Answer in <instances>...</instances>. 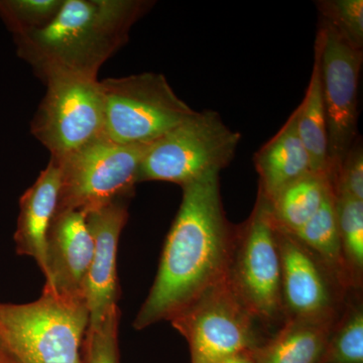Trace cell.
<instances>
[{
  "label": "cell",
  "instance_id": "obj_23",
  "mask_svg": "<svg viewBox=\"0 0 363 363\" xmlns=\"http://www.w3.org/2000/svg\"><path fill=\"white\" fill-rule=\"evenodd\" d=\"M119 319L121 310L116 306L101 321L88 324L81 345V363H119Z\"/></svg>",
  "mask_w": 363,
  "mask_h": 363
},
{
  "label": "cell",
  "instance_id": "obj_4",
  "mask_svg": "<svg viewBox=\"0 0 363 363\" xmlns=\"http://www.w3.org/2000/svg\"><path fill=\"white\" fill-rule=\"evenodd\" d=\"M227 281L236 297L264 329L285 323L278 227L271 203L259 190L250 218L236 227Z\"/></svg>",
  "mask_w": 363,
  "mask_h": 363
},
{
  "label": "cell",
  "instance_id": "obj_10",
  "mask_svg": "<svg viewBox=\"0 0 363 363\" xmlns=\"http://www.w3.org/2000/svg\"><path fill=\"white\" fill-rule=\"evenodd\" d=\"M32 121L33 135L60 161L105 136L100 81L63 78L50 81Z\"/></svg>",
  "mask_w": 363,
  "mask_h": 363
},
{
  "label": "cell",
  "instance_id": "obj_3",
  "mask_svg": "<svg viewBox=\"0 0 363 363\" xmlns=\"http://www.w3.org/2000/svg\"><path fill=\"white\" fill-rule=\"evenodd\" d=\"M89 322L84 301L45 288L28 304L0 303V343L20 363H81Z\"/></svg>",
  "mask_w": 363,
  "mask_h": 363
},
{
  "label": "cell",
  "instance_id": "obj_22",
  "mask_svg": "<svg viewBox=\"0 0 363 363\" xmlns=\"http://www.w3.org/2000/svg\"><path fill=\"white\" fill-rule=\"evenodd\" d=\"M63 4L64 0H0V18L18 38L49 25Z\"/></svg>",
  "mask_w": 363,
  "mask_h": 363
},
{
  "label": "cell",
  "instance_id": "obj_1",
  "mask_svg": "<svg viewBox=\"0 0 363 363\" xmlns=\"http://www.w3.org/2000/svg\"><path fill=\"white\" fill-rule=\"evenodd\" d=\"M183 197L167 236L154 285L133 323L136 330L166 320L227 278L236 227L227 220L219 173L182 186Z\"/></svg>",
  "mask_w": 363,
  "mask_h": 363
},
{
  "label": "cell",
  "instance_id": "obj_20",
  "mask_svg": "<svg viewBox=\"0 0 363 363\" xmlns=\"http://www.w3.org/2000/svg\"><path fill=\"white\" fill-rule=\"evenodd\" d=\"M359 296V292L348 296L319 363H363V309Z\"/></svg>",
  "mask_w": 363,
  "mask_h": 363
},
{
  "label": "cell",
  "instance_id": "obj_12",
  "mask_svg": "<svg viewBox=\"0 0 363 363\" xmlns=\"http://www.w3.org/2000/svg\"><path fill=\"white\" fill-rule=\"evenodd\" d=\"M93 248L84 214L73 210L57 211L45 240V288L61 297L86 302Z\"/></svg>",
  "mask_w": 363,
  "mask_h": 363
},
{
  "label": "cell",
  "instance_id": "obj_15",
  "mask_svg": "<svg viewBox=\"0 0 363 363\" xmlns=\"http://www.w3.org/2000/svg\"><path fill=\"white\" fill-rule=\"evenodd\" d=\"M259 191L272 201L286 186L315 173L310 155L297 130L296 111L285 125L255 155Z\"/></svg>",
  "mask_w": 363,
  "mask_h": 363
},
{
  "label": "cell",
  "instance_id": "obj_14",
  "mask_svg": "<svg viewBox=\"0 0 363 363\" xmlns=\"http://www.w3.org/2000/svg\"><path fill=\"white\" fill-rule=\"evenodd\" d=\"M60 188V168L51 159L20 200V214L14 233L16 252L33 257L42 272L45 266L47 233L58 208Z\"/></svg>",
  "mask_w": 363,
  "mask_h": 363
},
{
  "label": "cell",
  "instance_id": "obj_26",
  "mask_svg": "<svg viewBox=\"0 0 363 363\" xmlns=\"http://www.w3.org/2000/svg\"><path fill=\"white\" fill-rule=\"evenodd\" d=\"M219 363H255L252 350L242 351L225 358Z\"/></svg>",
  "mask_w": 363,
  "mask_h": 363
},
{
  "label": "cell",
  "instance_id": "obj_21",
  "mask_svg": "<svg viewBox=\"0 0 363 363\" xmlns=\"http://www.w3.org/2000/svg\"><path fill=\"white\" fill-rule=\"evenodd\" d=\"M336 215L344 260L353 286L362 291L363 281V200L335 195Z\"/></svg>",
  "mask_w": 363,
  "mask_h": 363
},
{
  "label": "cell",
  "instance_id": "obj_19",
  "mask_svg": "<svg viewBox=\"0 0 363 363\" xmlns=\"http://www.w3.org/2000/svg\"><path fill=\"white\" fill-rule=\"evenodd\" d=\"M314 55L309 86L302 104L295 109L297 130L303 145L311 157L315 173L328 177V135L322 95L319 55L316 50Z\"/></svg>",
  "mask_w": 363,
  "mask_h": 363
},
{
  "label": "cell",
  "instance_id": "obj_8",
  "mask_svg": "<svg viewBox=\"0 0 363 363\" xmlns=\"http://www.w3.org/2000/svg\"><path fill=\"white\" fill-rule=\"evenodd\" d=\"M169 322L188 341L192 363H219L236 353L255 350L267 339L227 278Z\"/></svg>",
  "mask_w": 363,
  "mask_h": 363
},
{
  "label": "cell",
  "instance_id": "obj_16",
  "mask_svg": "<svg viewBox=\"0 0 363 363\" xmlns=\"http://www.w3.org/2000/svg\"><path fill=\"white\" fill-rule=\"evenodd\" d=\"M335 322L288 320L252 350L255 363H319Z\"/></svg>",
  "mask_w": 363,
  "mask_h": 363
},
{
  "label": "cell",
  "instance_id": "obj_9",
  "mask_svg": "<svg viewBox=\"0 0 363 363\" xmlns=\"http://www.w3.org/2000/svg\"><path fill=\"white\" fill-rule=\"evenodd\" d=\"M328 135V177L334 188L344 160L357 142L358 85L363 52L320 18L315 42Z\"/></svg>",
  "mask_w": 363,
  "mask_h": 363
},
{
  "label": "cell",
  "instance_id": "obj_17",
  "mask_svg": "<svg viewBox=\"0 0 363 363\" xmlns=\"http://www.w3.org/2000/svg\"><path fill=\"white\" fill-rule=\"evenodd\" d=\"M317 257L347 293L359 292L353 286L344 260L335 194L331 190L317 213L295 233H291Z\"/></svg>",
  "mask_w": 363,
  "mask_h": 363
},
{
  "label": "cell",
  "instance_id": "obj_5",
  "mask_svg": "<svg viewBox=\"0 0 363 363\" xmlns=\"http://www.w3.org/2000/svg\"><path fill=\"white\" fill-rule=\"evenodd\" d=\"M105 136L119 145L152 143L194 116L162 74L143 73L100 81Z\"/></svg>",
  "mask_w": 363,
  "mask_h": 363
},
{
  "label": "cell",
  "instance_id": "obj_25",
  "mask_svg": "<svg viewBox=\"0 0 363 363\" xmlns=\"http://www.w3.org/2000/svg\"><path fill=\"white\" fill-rule=\"evenodd\" d=\"M333 191L335 195H347L363 200V150L358 138L344 160Z\"/></svg>",
  "mask_w": 363,
  "mask_h": 363
},
{
  "label": "cell",
  "instance_id": "obj_2",
  "mask_svg": "<svg viewBox=\"0 0 363 363\" xmlns=\"http://www.w3.org/2000/svg\"><path fill=\"white\" fill-rule=\"evenodd\" d=\"M154 1L64 0L44 28L14 38L18 55L45 84L63 78L94 79L128 42L136 21Z\"/></svg>",
  "mask_w": 363,
  "mask_h": 363
},
{
  "label": "cell",
  "instance_id": "obj_18",
  "mask_svg": "<svg viewBox=\"0 0 363 363\" xmlns=\"http://www.w3.org/2000/svg\"><path fill=\"white\" fill-rule=\"evenodd\" d=\"M331 190L328 177L318 173L308 174L286 186L269 201L276 225L295 233L317 213Z\"/></svg>",
  "mask_w": 363,
  "mask_h": 363
},
{
  "label": "cell",
  "instance_id": "obj_27",
  "mask_svg": "<svg viewBox=\"0 0 363 363\" xmlns=\"http://www.w3.org/2000/svg\"><path fill=\"white\" fill-rule=\"evenodd\" d=\"M0 363H20L1 343H0Z\"/></svg>",
  "mask_w": 363,
  "mask_h": 363
},
{
  "label": "cell",
  "instance_id": "obj_6",
  "mask_svg": "<svg viewBox=\"0 0 363 363\" xmlns=\"http://www.w3.org/2000/svg\"><path fill=\"white\" fill-rule=\"evenodd\" d=\"M240 138L218 112L196 111L152 145L140 162L138 183L162 181L182 187L208 174L220 173L235 156Z\"/></svg>",
  "mask_w": 363,
  "mask_h": 363
},
{
  "label": "cell",
  "instance_id": "obj_11",
  "mask_svg": "<svg viewBox=\"0 0 363 363\" xmlns=\"http://www.w3.org/2000/svg\"><path fill=\"white\" fill-rule=\"evenodd\" d=\"M278 238L286 321L335 322L351 293L343 290L328 269L293 234L278 227Z\"/></svg>",
  "mask_w": 363,
  "mask_h": 363
},
{
  "label": "cell",
  "instance_id": "obj_13",
  "mask_svg": "<svg viewBox=\"0 0 363 363\" xmlns=\"http://www.w3.org/2000/svg\"><path fill=\"white\" fill-rule=\"evenodd\" d=\"M83 214L94 243L85 290L88 324H96L117 306L119 298L117 250L128 218V203L117 200Z\"/></svg>",
  "mask_w": 363,
  "mask_h": 363
},
{
  "label": "cell",
  "instance_id": "obj_24",
  "mask_svg": "<svg viewBox=\"0 0 363 363\" xmlns=\"http://www.w3.org/2000/svg\"><path fill=\"white\" fill-rule=\"evenodd\" d=\"M322 20L326 21L355 49H363L362 0H324L318 2Z\"/></svg>",
  "mask_w": 363,
  "mask_h": 363
},
{
  "label": "cell",
  "instance_id": "obj_7",
  "mask_svg": "<svg viewBox=\"0 0 363 363\" xmlns=\"http://www.w3.org/2000/svg\"><path fill=\"white\" fill-rule=\"evenodd\" d=\"M156 143V142H155ZM152 143L119 145L104 138L57 162L61 173L57 211L85 212L128 199Z\"/></svg>",
  "mask_w": 363,
  "mask_h": 363
}]
</instances>
